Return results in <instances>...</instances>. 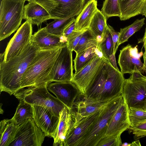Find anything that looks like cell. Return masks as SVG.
I'll return each instance as SVG.
<instances>
[{
	"mask_svg": "<svg viewBox=\"0 0 146 146\" xmlns=\"http://www.w3.org/2000/svg\"><path fill=\"white\" fill-rule=\"evenodd\" d=\"M130 133H132L134 135L136 140L146 136V121L137 125L130 127L128 129Z\"/></svg>",
	"mask_w": 146,
	"mask_h": 146,
	"instance_id": "cell-35",
	"label": "cell"
},
{
	"mask_svg": "<svg viewBox=\"0 0 146 146\" xmlns=\"http://www.w3.org/2000/svg\"><path fill=\"white\" fill-rule=\"evenodd\" d=\"M146 0H119L121 21H125L141 14Z\"/></svg>",
	"mask_w": 146,
	"mask_h": 146,
	"instance_id": "cell-23",
	"label": "cell"
},
{
	"mask_svg": "<svg viewBox=\"0 0 146 146\" xmlns=\"http://www.w3.org/2000/svg\"><path fill=\"white\" fill-rule=\"evenodd\" d=\"M25 0H2L0 7V40L17 30L23 19Z\"/></svg>",
	"mask_w": 146,
	"mask_h": 146,
	"instance_id": "cell-5",
	"label": "cell"
},
{
	"mask_svg": "<svg viewBox=\"0 0 146 146\" xmlns=\"http://www.w3.org/2000/svg\"><path fill=\"white\" fill-rule=\"evenodd\" d=\"M128 109L124 103L119 107L109 122L105 137L121 135L130 127Z\"/></svg>",
	"mask_w": 146,
	"mask_h": 146,
	"instance_id": "cell-18",
	"label": "cell"
},
{
	"mask_svg": "<svg viewBox=\"0 0 146 146\" xmlns=\"http://www.w3.org/2000/svg\"><path fill=\"white\" fill-rule=\"evenodd\" d=\"M97 48L103 57L109 61L110 56L114 51L113 42L107 25L98 42Z\"/></svg>",
	"mask_w": 146,
	"mask_h": 146,
	"instance_id": "cell-30",
	"label": "cell"
},
{
	"mask_svg": "<svg viewBox=\"0 0 146 146\" xmlns=\"http://www.w3.org/2000/svg\"><path fill=\"white\" fill-rule=\"evenodd\" d=\"M81 95L83 98H79L78 96L70 110L74 120V126L83 119L101 111L116 98L105 100H96L87 98Z\"/></svg>",
	"mask_w": 146,
	"mask_h": 146,
	"instance_id": "cell-14",
	"label": "cell"
},
{
	"mask_svg": "<svg viewBox=\"0 0 146 146\" xmlns=\"http://www.w3.org/2000/svg\"><path fill=\"white\" fill-rule=\"evenodd\" d=\"M107 27L111 35L113 43V50L115 52V46L119 38V33L115 31L113 28L109 25H107Z\"/></svg>",
	"mask_w": 146,
	"mask_h": 146,
	"instance_id": "cell-38",
	"label": "cell"
},
{
	"mask_svg": "<svg viewBox=\"0 0 146 146\" xmlns=\"http://www.w3.org/2000/svg\"><path fill=\"white\" fill-rule=\"evenodd\" d=\"M124 103L121 95L100 111V114L80 146H97L105 135L109 122L119 107Z\"/></svg>",
	"mask_w": 146,
	"mask_h": 146,
	"instance_id": "cell-6",
	"label": "cell"
},
{
	"mask_svg": "<svg viewBox=\"0 0 146 146\" xmlns=\"http://www.w3.org/2000/svg\"><path fill=\"white\" fill-rule=\"evenodd\" d=\"M32 25L29 20L22 24L8 43L5 51L0 54V59L7 62L21 54L31 42Z\"/></svg>",
	"mask_w": 146,
	"mask_h": 146,
	"instance_id": "cell-10",
	"label": "cell"
},
{
	"mask_svg": "<svg viewBox=\"0 0 146 146\" xmlns=\"http://www.w3.org/2000/svg\"><path fill=\"white\" fill-rule=\"evenodd\" d=\"M141 145L139 140H137L136 141H133L130 143V146H139Z\"/></svg>",
	"mask_w": 146,
	"mask_h": 146,
	"instance_id": "cell-42",
	"label": "cell"
},
{
	"mask_svg": "<svg viewBox=\"0 0 146 146\" xmlns=\"http://www.w3.org/2000/svg\"><path fill=\"white\" fill-rule=\"evenodd\" d=\"M145 19L136 20L131 25L123 28H121L118 41L116 44L115 53V54L119 46L128 41L129 38L135 33L139 30L145 24Z\"/></svg>",
	"mask_w": 146,
	"mask_h": 146,
	"instance_id": "cell-24",
	"label": "cell"
},
{
	"mask_svg": "<svg viewBox=\"0 0 146 146\" xmlns=\"http://www.w3.org/2000/svg\"><path fill=\"white\" fill-rule=\"evenodd\" d=\"M121 135L105 136L99 142L97 146H120L122 143Z\"/></svg>",
	"mask_w": 146,
	"mask_h": 146,
	"instance_id": "cell-34",
	"label": "cell"
},
{
	"mask_svg": "<svg viewBox=\"0 0 146 146\" xmlns=\"http://www.w3.org/2000/svg\"><path fill=\"white\" fill-rule=\"evenodd\" d=\"M121 146H130V143H122Z\"/></svg>",
	"mask_w": 146,
	"mask_h": 146,
	"instance_id": "cell-44",
	"label": "cell"
},
{
	"mask_svg": "<svg viewBox=\"0 0 146 146\" xmlns=\"http://www.w3.org/2000/svg\"><path fill=\"white\" fill-rule=\"evenodd\" d=\"M125 78L123 74L106 60L84 96L94 100L111 99L121 95Z\"/></svg>",
	"mask_w": 146,
	"mask_h": 146,
	"instance_id": "cell-2",
	"label": "cell"
},
{
	"mask_svg": "<svg viewBox=\"0 0 146 146\" xmlns=\"http://www.w3.org/2000/svg\"><path fill=\"white\" fill-rule=\"evenodd\" d=\"M142 42L143 43V45L145 49H146V27L145 29V31L143 37L141 40Z\"/></svg>",
	"mask_w": 146,
	"mask_h": 146,
	"instance_id": "cell-40",
	"label": "cell"
},
{
	"mask_svg": "<svg viewBox=\"0 0 146 146\" xmlns=\"http://www.w3.org/2000/svg\"><path fill=\"white\" fill-rule=\"evenodd\" d=\"M47 88L70 110L80 94L78 88L71 81L50 83Z\"/></svg>",
	"mask_w": 146,
	"mask_h": 146,
	"instance_id": "cell-15",
	"label": "cell"
},
{
	"mask_svg": "<svg viewBox=\"0 0 146 146\" xmlns=\"http://www.w3.org/2000/svg\"><path fill=\"white\" fill-rule=\"evenodd\" d=\"M26 1H28V2L30 1L31 0H25Z\"/></svg>",
	"mask_w": 146,
	"mask_h": 146,
	"instance_id": "cell-45",
	"label": "cell"
},
{
	"mask_svg": "<svg viewBox=\"0 0 146 146\" xmlns=\"http://www.w3.org/2000/svg\"><path fill=\"white\" fill-rule=\"evenodd\" d=\"M97 112L81 120L74 126L64 143V146H80L99 117Z\"/></svg>",
	"mask_w": 146,
	"mask_h": 146,
	"instance_id": "cell-17",
	"label": "cell"
},
{
	"mask_svg": "<svg viewBox=\"0 0 146 146\" xmlns=\"http://www.w3.org/2000/svg\"><path fill=\"white\" fill-rule=\"evenodd\" d=\"M32 0L36 2L43 7L50 15L51 19L54 20L72 18L77 16L82 11L85 1Z\"/></svg>",
	"mask_w": 146,
	"mask_h": 146,
	"instance_id": "cell-9",
	"label": "cell"
},
{
	"mask_svg": "<svg viewBox=\"0 0 146 146\" xmlns=\"http://www.w3.org/2000/svg\"><path fill=\"white\" fill-rule=\"evenodd\" d=\"M98 39L88 29L82 34L74 51L77 55L87 49L93 46L98 47Z\"/></svg>",
	"mask_w": 146,
	"mask_h": 146,
	"instance_id": "cell-29",
	"label": "cell"
},
{
	"mask_svg": "<svg viewBox=\"0 0 146 146\" xmlns=\"http://www.w3.org/2000/svg\"><path fill=\"white\" fill-rule=\"evenodd\" d=\"M141 15L145 16L146 18V0L144 4Z\"/></svg>",
	"mask_w": 146,
	"mask_h": 146,
	"instance_id": "cell-41",
	"label": "cell"
},
{
	"mask_svg": "<svg viewBox=\"0 0 146 146\" xmlns=\"http://www.w3.org/2000/svg\"><path fill=\"white\" fill-rule=\"evenodd\" d=\"M144 53L143 54V56L144 60V64L146 68V49H145Z\"/></svg>",
	"mask_w": 146,
	"mask_h": 146,
	"instance_id": "cell-43",
	"label": "cell"
},
{
	"mask_svg": "<svg viewBox=\"0 0 146 146\" xmlns=\"http://www.w3.org/2000/svg\"><path fill=\"white\" fill-rule=\"evenodd\" d=\"M17 126L13 120L4 119L1 121L0 146H8Z\"/></svg>",
	"mask_w": 146,
	"mask_h": 146,
	"instance_id": "cell-28",
	"label": "cell"
},
{
	"mask_svg": "<svg viewBox=\"0 0 146 146\" xmlns=\"http://www.w3.org/2000/svg\"><path fill=\"white\" fill-rule=\"evenodd\" d=\"M86 30L82 31H75L66 38L67 45L69 48L72 51H74L82 34Z\"/></svg>",
	"mask_w": 146,
	"mask_h": 146,
	"instance_id": "cell-36",
	"label": "cell"
},
{
	"mask_svg": "<svg viewBox=\"0 0 146 146\" xmlns=\"http://www.w3.org/2000/svg\"><path fill=\"white\" fill-rule=\"evenodd\" d=\"M14 115L12 118L17 126L29 119L33 118L32 105L23 100H20Z\"/></svg>",
	"mask_w": 146,
	"mask_h": 146,
	"instance_id": "cell-25",
	"label": "cell"
},
{
	"mask_svg": "<svg viewBox=\"0 0 146 146\" xmlns=\"http://www.w3.org/2000/svg\"><path fill=\"white\" fill-rule=\"evenodd\" d=\"M21 88L14 94L19 100H23L32 105L45 108L59 117L60 112L66 106L48 92L47 86Z\"/></svg>",
	"mask_w": 146,
	"mask_h": 146,
	"instance_id": "cell-4",
	"label": "cell"
},
{
	"mask_svg": "<svg viewBox=\"0 0 146 146\" xmlns=\"http://www.w3.org/2000/svg\"><path fill=\"white\" fill-rule=\"evenodd\" d=\"M75 19L74 17L72 18L71 21L64 31L63 36L66 38L72 34L75 30Z\"/></svg>",
	"mask_w": 146,
	"mask_h": 146,
	"instance_id": "cell-37",
	"label": "cell"
},
{
	"mask_svg": "<svg viewBox=\"0 0 146 146\" xmlns=\"http://www.w3.org/2000/svg\"><path fill=\"white\" fill-rule=\"evenodd\" d=\"M40 50L31 42L21 54L8 61L0 59L1 92L14 95L21 89L22 76Z\"/></svg>",
	"mask_w": 146,
	"mask_h": 146,
	"instance_id": "cell-1",
	"label": "cell"
},
{
	"mask_svg": "<svg viewBox=\"0 0 146 146\" xmlns=\"http://www.w3.org/2000/svg\"><path fill=\"white\" fill-rule=\"evenodd\" d=\"M72 52L67 43L62 47L50 73L51 82L71 81L74 74Z\"/></svg>",
	"mask_w": 146,
	"mask_h": 146,
	"instance_id": "cell-12",
	"label": "cell"
},
{
	"mask_svg": "<svg viewBox=\"0 0 146 146\" xmlns=\"http://www.w3.org/2000/svg\"><path fill=\"white\" fill-rule=\"evenodd\" d=\"M72 18L54 19L45 27L46 31L52 34L63 36L64 30L70 23Z\"/></svg>",
	"mask_w": 146,
	"mask_h": 146,
	"instance_id": "cell-31",
	"label": "cell"
},
{
	"mask_svg": "<svg viewBox=\"0 0 146 146\" xmlns=\"http://www.w3.org/2000/svg\"><path fill=\"white\" fill-rule=\"evenodd\" d=\"M128 117L130 127L135 126L146 121V110L131 108L128 109Z\"/></svg>",
	"mask_w": 146,
	"mask_h": 146,
	"instance_id": "cell-33",
	"label": "cell"
},
{
	"mask_svg": "<svg viewBox=\"0 0 146 146\" xmlns=\"http://www.w3.org/2000/svg\"><path fill=\"white\" fill-rule=\"evenodd\" d=\"M46 136L33 118L17 127L8 146H41Z\"/></svg>",
	"mask_w": 146,
	"mask_h": 146,
	"instance_id": "cell-8",
	"label": "cell"
},
{
	"mask_svg": "<svg viewBox=\"0 0 146 146\" xmlns=\"http://www.w3.org/2000/svg\"><path fill=\"white\" fill-rule=\"evenodd\" d=\"M33 119L46 136L52 137L58 125L59 117L43 107L32 105Z\"/></svg>",
	"mask_w": 146,
	"mask_h": 146,
	"instance_id": "cell-16",
	"label": "cell"
},
{
	"mask_svg": "<svg viewBox=\"0 0 146 146\" xmlns=\"http://www.w3.org/2000/svg\"><path fill=\"white\" fill-rule=\"evenodd\" d=\"M96 0H90L84 5L75 19V30L82 31L88 29L91 21L98 9Z\"/></svg>",
	"mask_w": 146,
	"mask_h": 146,
	"instance_id": "cell-22",
	"label": "cell"
},
{
	"mask_svg": "<svg viewBox=\"0 0 146 146\" xmlns=\"http://www.w3.org/2000/svg\"><path fill=\"white\" fill-rule=\"evenodd\" d=\"M31 42L40 49L62 47L67 44L66 39L64 36L50 34L45 27L39 29L32 35Z\"/></svg>",
	"mask_w": 146,
	"mask_h": 146,
	"instance_id": "cell-20",
	"label": "cell"
},
{
	"mask_svg": "<svg viewBox=\"0 0 146 146\" xmlns=\"http://www.w3.org/2000/svg\"><path fill=\"white\" fill-rule=\"evenodd\" d=\"M100 52L97 47L93 46L76 55L73 60L75 73H77L85 67Z\"/></svg>",
	"mask_w": 146,
	"mask_h": 146,
	"instance_id": "cell-26",
	"label": "cell"
},
{
	"mask_svg": "<svg viewBox=\"0 0 146 146\" xmlns=\"http://www.w3.org/2000/svg\"><path fill=\"white\" fill-rule=\"evenodd\" d=\"M137 46L133 47L128 44L120 50L118 63L123 74L134 73L146 74V68L140 59L143 53L142 51L138 52Z\"/></svg>",
	"mask_w": 146,
	"mask_h": 146,
	"instance_id": "cell-11",
	"label": "cell"
},
{
	"mask_svg": "<svg viewBox=\"0 0 146 146\" xmlns=\"http://www.w3.org/2000/svg\"></svg>",
	"mask_w": 146,
	"mask_h": 146,
	"instance_id": "cell-46",
	"label": "cell"
},
{
	"mask_svg": "<svg viewBox=\"0 0 146 146\" xmlns=\"http://www.w3.org/2000/svg\"><path fill=\"white\" fill-rule=\"evenodd\" d=\"M62 47L39 50L22 76L21 89L31 87L48 86L51 82L50 73Z\"/></svg>",
	"mask_w": 146,
	"mask_h": 146,
	"instance_id": "cell-3",
	"label": "cell"
},
{
	"mask_svg": "<svg viewBox=\"0 0 146 146\" xmlns=\"http://www.w3.org/2000/svg\"><path fill=\"white\" fill-rule=\"evenodd\" d=\"M124 103L131 108H146V76L134 73L125 79L121 93Z\"/></svg>",
	"mask_w": 146,
	"mask_h": 146,
	"instance_id": "cell-7",
	"label": "cell"
},
{
	"mask_svg": "<svg viewBox=\"0 0 146 146\" xmlns=\"http://www.w3.org/2000/svg\"><path fill=\"white\" fill-rule=\"evenodd\" d=\"M23 19L29 20L32 25L38 26L42 23L51 19V17L43 7L32 0L24 6Z\"/></svg>",
	"mask_w": 146,
	"mask_h": 146,
	"instance_id": "cell-21",
	"label": "cell"
},
{
	"mask_svg": "<svg viewBox=\"0 0 146 146\" xmlns=\"http://www.w3.org/2000/svg\"><path fill=\"white\" fill-rule=\"evenodd\" d=\"M59 120L52 137L54 146H64V142L74 125V120L70 110L65 107L60 113Z\"/></svg>",
	"mask_w": 146,
	"mask_h": 146,
	"instance_id": "cell-19",
	"label": "cell"
},
{
	"mask_svg": "<svg viewBox=\"0 0 146 146\" xmlns=\"http://www.w3.org/2000/svg\"><path fill=\"white\" fill-rule=\"evenodd\" d=\"M115 54L114 52L113 54L110 55L109 58V61L115 68L117 70H119L117 66Z\"/></svg>",
	"mask_w": 146,
	"mask_h": 146,
	"instance_id": "cell-39",
	"label": "cell"
},
{
	"mask_svg": "<svg viewBox=\"0 0 146 146\" xmlns=\"http://www.w3.org/2000/svg\"><path fill=\"white\" fill-rule=\"evenodd\" d=\"M119 0H105L101 11L107 19L112 17H119L120 12Z\"/></svg>",
	"mask_w": 146,
	"mask_h": 146,
	"instance_id": "cell-32",
	"label": "cell"
},
{
	"mask_svg": "<svg viewBox=\"0 0 146 146\" xmlns=\"http://www.w3.org/2000/svg\"><path fill=\"white\" fill-rule=\"evenodd\" d=\"M107 20L101 11L98 9L91 21L88 29L97 38L99 41L107 25Z\"/></svg>",
	"mask_w": 146,
	"mask_h": 146,
	"instance_id": "cell-27",
	"label": "cell"
},
{
	"mask_svg": "<svg viewBox=\"0 0 146 146\" xmlns=\"http://www.w3.org/2000/svg\"><path fill=\"white\" fill-rule=\"evenodd\" d=\"M106 60L100 52L85 67L74 74L71 82L77 86L81 95L86 94Z\"/></svg>",
	"mask_w": 146,
	"mask_h": 146,
	"instance_id": "cell-13",
	"label": "cell"
}]
</instances>
